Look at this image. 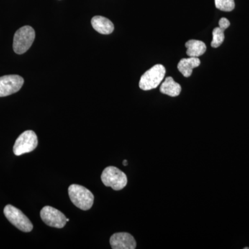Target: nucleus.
Wrapping results in <instances>:
<instances>
[{"instance_id":"ddd939ff","label":"nucleus","mask_w":249,"mask_h":249,"mask_svg":"<svg viewBox=\"0 0 249 249\" xmlns=\"http://www.w3.org/2000/svg\"><path fill=\"white\" fill-rule=\"evenodd\" d=\"M186 53L189 57L198 58L206 52V46L202 41L196 40H188L186 43Z\"/></svg>"},{"instance_id":"f03ea898","label":"nucleus","mask_w":249,"mask_h":249,"mask_svg":"<svg viewBox=\"0 0 249 249\" xmlns=\"http://www.w3.org/2000/svg\"><path fill=\"white\" fill-rule=\"evenodd\" d=\"M36 33L30 26H24L16 31L14 38L15 53L23 54L27 52L35 40Z\"/></svg>"},{"instance_id":"0eeeda50","label":"nucleus","mask_w":249,"mask_h":249,"mask_svg":"<svg viewBox=\"0 0 249 249\" xmlns=\"http://www.w3.org/2000/svg\"><path fill=\"white\" fill-rule=\"evenodd\" d=\"M42 220L51 227L62 229L67 224L65 214L52 206H45L40 211Z\"/></svg>"},{"instance_id":"20e7f679","label":"nucleus","mask_w":249,"mask_h":249,"mask_svg":"<svg viewBox=\"0 0 249 249\" xmlns=\"http://www.w3.org/2000/svg\"><path fill=\"white\" fill-rule=\"evenodd\" d=\"M165 75V67L160 64L156 65L143 73L139 82V88L144 91L155 89L160 84Z\"/></svg>"},{"instance_id":"dca6fc26","label":"nucleus","mask_w":249,"mask_h":249,"mask_svg":"<svg viewBox=\"0 0 249 249\" xmlns=\"http://www.w3.org/2000/svg\"><path fill=\"white\" fill-rule=\"evenodd\" d=\"M219 27L226 30L227 28L230 27V22H229V19H227V18H221L220 20H219Z\"/></svg>"},{"instance_id":"1a4fd4ad","label":"nucleus","mask_w":249,"mask_h":249,"mask_svg":"<svg viewBox=\"0 0 249 249\" xmlns=\"http://www.w3.org/2000/svg\"><path fill=\"white\" fill-rule=\"evenodd\" d=\"M109 243L113 249H134L137 242L133 236L127 232H116L111 235Z\"/></svg>"},{"instance_id":"7ed1b4c3","label":"nucleus","mask_w":249,"mask_h":249,"mask_svg":"<svg viewBox=\"0 0 249 249\" xmlns=\"http://www.w3.org/2000/svg\"><path fill=\"white\" fill-rule=\"evenodd\" d=\"M101 180L105 186L111 187L114 191H121L127 186V183L125 174L114 166L105 168L101 175Z\"/></svg>"},{"instance_id":"6ab92c4d","label":"nucleus","mask_w":249,"mask_h":249,"mask_svg":"<svg viewBox=\"0 0 249 249\" xmlns=\"http://www.w3.org/2000/svg\"><path fill=\"white\" fill-rule=\"evenodd\" d=\"M245 249H249V247H245V248H244Z\"/></svg>"},{"instance_id":"a211bd4d","label":"nucleus","mask_w":249,"mask_h":249,"mask_svg":"<svg viewBox=\"0 0 249 249\" xmlns=\"http://www.w3.org/2000/svg\"><path fill=\"white\" fill-rule=\"evenodd\" d=\"M66 220H67V222H68L69 221H70V219H68V218H67Z\"/></svg>"},{"instance_id":"2eb2a0df","label":"nucleus","mask_w":249,"mask_h":249,"mask_svg":"<svg viewBox=\"0 0 249 249\" xmlns=\"http://www.w3.org/2000/svg\"><path fill=\"white\" fill-rule=\"evenodd\" d=\"M217 9L225 12H230L235 9L234 0H214Z\"/></svg>"},{"instance_id":"9d476101","label":"nucleus","mask_w":249,"mask_h":249,"mask_svg":"<svg viewBox=\"0 0 249 249\" xmlns=\"http://www.w3.org/2000/svg\"><path fill=\"white\" fill-rule=\"evenodd\" d=\"M91 25L97 32L103 35H108L114 31L113 23L103 16H95L91 19Z\"/></svg>"},{"instance_id":"9b49d317","label":"nucleus","mask_w":249,"mask_h":249,"mask_svg":"<svg viewBox=\"0 0 249 249\" xmlns=\"http://www.w3.org/2000/svg\"><path fill=\"white\" fill-rule=\"evenodd\" d=\"M201 61L199 58L190 57L188 58L181 59L178 62V68L183 76L188 78L191 76L193 70L199 67Z\"/></svg>"},{"instance_id":"6e6552de","label":"nucleus","mask_w":249,"mask_h":249,"mask_svg":"<svg viewBox=\"0 0 249 249\" xmlns=\"http://www.w3.org/2000/svg\"><path fill=\"white\" fill-rule=\"evenodd\" d=\"M22 77L7 75L0 77V97H5L18 92L24 84Z\"/></svg>"},{"instance_id":"4468645a","label":"nucleus","mask_w":249,"mask_h":249,"mask_svg":"<svg viewBox=\"0 0 249 249\" xmlns=\"http://www.w3.org/2000/svg\"><path fill=\"white\" fill-rule=\"evenodd\" d=\"M224 29L220 27L214 28L213 31V41L211 42V46L213 48H217L222 45L224 42L225 36H224Z\"/></svg>"},{"instance_id":"39448f33","label":"nucleus","mask_w":249,"mask_h":249,"mask_svg":"<svg viewBox=\"0 0 249 249\" xmlns=\"http://www.w3.org/2000/svg\"><path fill=\"white\" fill-rule=\"evenodd\" d=\"M5 217L13 225L23 232H29L34 229L32 223L20 210L12 205H7L4 209Z\"/></svg>"},{"instance_id":"f8f14e48","label":"nucleus","mask_w":249,"mask_h":249,"mask_svg":"<svg viewBox=\"0 0 249 249\" xmlns=\"http://www.w3.org/2000/svg\"><path fill=\"white\" fill-rule=\"evenodd\" d=\"M160 91L171 97H176L181 93V87L178 83H176L172 77H168L160 85Z\"/></svg>"},{"instance_id":"f257e3e1","label":"nucleus","mask_w":249,"mask_h":249,"mask_svg":"<svg viewBox=\"0 0 249 249\" xmlns=\"http://www.w3.org/2000/svg\"><path fill=\"white\" fill-rule=\"evenodd\" d=\"M71 202L78 209L88 211L92 207L94 196L88 188L80 185L72 184L68 188Z\"/></svg>"},{"instance_id":"f3484780","label":"nucleus","mask_w":249,"mask_h":249,"mask_svg":"<svg viewBox=\"0 0 249 249\" xmlns=\"http://www.w3.org/2000/svg\"><path fill=\"white\" fill-rule=\"evenodd\" d=\"M123 164H124V165H127V160H124V163H123Z\"/></svg>"},{"instance_id":"423d86ee","label":"nucleus","mask_w":249,"mask_h":249,"mask_svg":"<svg viewBox=\"0 0 249 249\" xmlns=\"http://www.w3.org/2000/svg\"><path fill=\"white\" fill-rule=\"evenodd\" d=\"M38 144L37 137L32 130H27L23 132L16 139L14 146V152L16 156L34 151Z\"/></svg>"}]
</instances>
